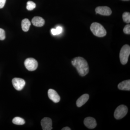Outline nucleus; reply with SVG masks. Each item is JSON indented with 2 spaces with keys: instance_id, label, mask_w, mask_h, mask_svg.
I'll use <instances>...</instances> for the list:
<instances>
[{
  "instance_id": "nucleus-1",
  "label": "nucleus",
  "mask_w": 130,
  "mask_h": 130,
  "mask_svg": "<svg viewBox=\"0 0 130 130\" xmlns=\"http://www.w3.org/2000/svg\"><path fill=\"white\" fill-rule=\"evenodd\" d=\"M71 63L73 66L76 68L78 72L81 76H85L88 73V64L84 58L81 57H76L72 60Z\"/></svg>"
},
{
  "instance_id": "nucleus-2",
  "label": "nucleus",
  "mask_w": 130,
  "mask_h": 130,
  "mask_svg": "<svg viewBox=\"0 0 130 130\" xmlns=\"http://www.w3.org/2000/svg\"><path fill=\"white\" fill-rule=\"evenodd\" d=\"M90 30L93 35L98 37H103L106 35V31L105 28L99 23L95 22L91 24Z\"/></svg>"
},
{
  "instance_id": "nucleus-3",
  "label": "nucleus",
  "mask_w": 130,
  "mask_h": 130,
  "mask_svg": "<svg viewBox=\"0 0 130 130\" xmlns=\"http://www.w3.org/2000/svg\"><path fill=\"white\" fill-rule=\"evenodd\" d=\"M130 54V46L128 44H125L121 48L120 52V59L122 64H126L127 63Z\"/></svg>"
},
{
  "instance_id": "nucleus-4",
  "label": "nucleus",
  "mask_w": 130,
  "mask_h": 130,
  "mask_svg": "<svg viewBox=\"0 0 130 130\" xmlns=\"http://www.w3.org/2000/svg\"><path fill=\"white\" fill-rule=\"evenodd\" d=\"M128 112V108L125 105L119 106L115 111L114 116L117 120L120 119L125 117Z\"/></svg>"
},
{
  "instance_id": "nucleus-5",
  "label": "nucleus",
  "mask_w": 130,
  "mask_h": 130,
  "mask_svg": "<svg viewBox=\"0 0 130 130\" xmlns=\"http://www.w3.org/2000/svg\"><path fill=\"white\" fill-rule=\"evenodd\" d=\"M26 68L29 71H32L36 70L38 66L37 61L34 58H29L26 59L24 61Z\"/></svg>"
},
{
  "instance_id": "nucleus-6",
  "label": "nucleus",
  "mask_w": 130,
  "mask_h": 130,
  "mask_svg": "<svg viewBox=\"0 0 130 130\" xmlns=\"http://www.w3.org/2000/svg\"><path fill=\"white\" fill-rule=\"evenodd\" d=\"M12 84L15 89L20 91L24 88L25 85V82L22 78H15L12 80Z\"/></svg>"
},
{
  "instance_id": "nucleus-7",
  "label": "nucleus",
  "mask_w": 130,
  "mask_h": 130,
  "mask_svg": "<svg viewBox=\"0 0 130 130\" xmlns=\"http://www.w3.org/2000/svg\"><path fill=\"white\" fill-rule=\"evenodd\" d=\"M95 11L96 13L103 16H109L112 13L111 8L107 6L98 7L96 8Z\"/></svg>"
},
{
  "instance_id": "nucleus-8",
  "label": "nucleus",
  "mask_w": 130,
  "mask_h": 130,
  "mask_svg": "<svg viewBox=\"0 0 130 130\" xmlns=\"http://www.w3.org/2000/svg\"><path fill=\"white\" fill-rule=\"evenodd\" d=\"M41 125L43 130H51L52 127V121L50 118L46 117L41 121Z\"/></svg>"
},
{
  "instance_id": "nucleus-9",
  "label": "nucleus",
  "mask_w": 130,
  "mask_h": 130,
  "mask_svg": "<svg viewBox=\"0 0 130 130\" xmlns=\"http://www.w3.org/2000/svg\"><path fill=\"white\" fill-rule=\"evenodd\" d=\"M48 95L50 99L55 103H57L60 101V96L53 89H49L48 91Z\"/></svg>"
},
{
  "instance_id": "nucleus-10",
  "label": "nucleus",
  "mask_w": 130,
  "mask_h": 130,
  "mask_svg": "<svg viewBox=\"0 0 130 130\" xmlns=\"http://www.w3.org/2000/svg\"><path fill=\"white\" fill-rule=\"evenodd\" d=\"M84 124L87 128L93 129L95 128L97 125L95 119L92 117H87L84 120Z\"/></svg>"
},
{
  "instance_id": "nucleus-11",
  "label": "nucleus",
  "mask_w": 130,
  "mask_h": 130,
  "mask_svg": "<svg viewBox=\"0 0 130 130\" xmlns=\"http://www.w3.org/2000/svg\"><path fill=\"white\" fill-rule=\"evenodd\" d=\"M32 24L37 27H41L44 25L45 21L42 18L39 16H36L31 20Z\"/></svg>"
},
{
  "instance_id": "nucleus-12",
  "label": "nucleus",
  "mask_w": 130,
  "mask_h": 130,
  "mask_svg": "<svg viewBox=\"0 0 130 130\" xmlns=\"http://www.w3.org/2000/svg\"><path fill=\"white\" fill-rule=\"evenodd\" d=\"M89 96L88 94H84L78 99L76 101L77 106L80 107L84 105L89 100Z\"/></svg>"
},
{
  "instance_id": "nucleus-13",
  "label": "nucleus",
  "mask_w": 130,
  "mask_h": 130,
  "mask_svg": "<svg viewBox=\"0 0 130 130\" xmlns=\"http://www.w3.org/2000/svg\"><path fill=\"white\" fill-rule=\"evenodd\" d=\"M118 88L121 90L130 91V79L125 80L119 84L118 85Z\"/></svg>"
},
{
  "instance_id": "nucleus-14",
  "label": "nucleus",
  "mask_w": 130,
  "mask_h": 130,
  "mask_svg": "<svg viewBox=\"0 0 130 130\" xmlns=\"http://www.w3.org/2000/svg\"><path fill=\"white\" fill-rule=\"evenodd\" d=\"M31 25L30 21L27 19H25L21 22V27L24 31L26 32L29 30Z\"/></svg>"
},
{
  "instance_id": "nucleus-15",
  "label": "nucleus",
  "mask_w": 130,
  "mask_h": 130,
  "mask_svg": "<svg viewBox=\"0 0 130 130\" xmlns=\"http://www.w3.org/2000/svg\"><path fill=\"white\" fill-rule=\"evenodd\" d=\"M12 123L14 124L18 125H23L25 123L24 120L19 117H16L12 120Z\"/></svg>"
},
{
  "instance_id": "nucleus-16",
  "label": "nucleus",
  "mask_w": 130,
  "mask_h": 130,
  "mask_svg": "<svg viewBox=\"0 0 130 130\" xmlns=\"http://www.w3.org/2000/svg\"><path fill=\"white\" fill-rule=\"evenodd\" d=\"M123 19L126 23H129L130 22V13L128 12H125L123 14Z\"/></svg>"
},
{
  "instance_id": "nucleus-17",
  "label": "nucleus",
  "mask_w": 130,
  "mask_h": 130,
  "mask_svg": "<svg viewBox=\"0 0 130 130\" xmlns=\"http://www.w3.org/2000/svg\"><path fill=\"white\" fill-rule=\"evenodd\" d=\"M36 7V5L35 3L33 2L29 1L27 3V6H26V9L29 11H31L35 9Z\"/></svg>"
},
{
  "instance_id": "nucleus-18",
  "label": "nucleus",
  "mask_w": 130,
  "mask_h": 130,
  "mask_svg": "<svg viewBox=\"0 0 130 130\" xmlns=\"http://www.w3.org/2000/svg\"><path fill=\"white\" fill-rule=\"evenodd\" d=\"M6 38L5 31L0 28V40H3Z\"/></svg>"
},
{
  "instance_id": "nucleus-19",
  "label": "nucleus",
  "mask_w": 130,
  "mask_h": 130,
  "mask_svg": "<svg viewBox=\"0 0 130 130\" xmlns=\"http://www.w3.org/2000/svg\"><path fill=\"white\" fill-rule=\"evenodd\" d=\"M123 31L126 34L130 35V25L128 24L125 26L123 29Z\"/></svg>"
},
{
  "instance_id": "nucleus-20",
  "label": "nucleus",
  "mask_w": 130,
  "mask_h": 130,
  "mask_svg": "<svg viewBox=\"0 0 130 130\" xmlns=\"http://www.w3.org/2000/svg\"><path fill=\"white\" fill-rule=\"evenodd\" d=\"M56 33L57 35H60L63 31V28L60 26H58L56 28Z\"/></svg>"
},
{
  "instance_id": "nucleus-21",
  "label": "nucleus",
  "mask_w": 130,
  "mask_h": 130,
  "mask_svg": "<svg viewBox=\"0 0 130 130\" xmlns=\"http://www.w3.org/2000/svg\"><path fill=\"white\" fill-rule=\"evenodd\" d=\"M6 0H0V9L2 8L5 6Z\"/></svg>"
},
{
  "instance_id": "nucleus-22",
  "label": "nucleus",
  "mask_w": 130,
  "mask_h": 130,
  "mask_svg": "<svg viewBox=\"0 0 130 130\" xmlns=\"http://www.w3.org/2000/svg\"><path fill=\"white\" fill-rule=\"evenodd\" d=\"M51 32L52 35H54V36L57 35V33H56V29H55L53 28V29H51Z\"/></svg>"
},
{
  "instance_id": "nucleus-23",
  "label": "nucleus",
  "mask_w": 130,
  "mask_h": 130,
  "mask_svg": "<svg viewBox=\"0 0 130 130\" xmlns=\"http://www.w3.org/2000/svg\"><path fill=\"white\" fill-rule=\"evenodd\" d=\"M62 130H71V129L68 127H65L64 128H63L61 129Z\"/></svg>"
},
{
  "instance_id": "nucleus-24",
  "label": "nucleus",
  "mask_w": 130,
  "mask_h": 130,
  "mask_svg": "<svg viewBox=\"0 0 130 130\" xmlns=\"http://www.w3.org/2000/svg\"><path fill=\"white\" fill-rule=\"evenodd\" d=\"M122 1H129V0H122Z\"/></svg>"
}]
</instances>
